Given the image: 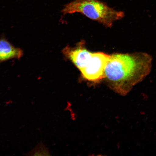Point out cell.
Here are the masks:
<instances>
[{
	"label": "cell",
	"mask_w": 156,
	"mask_h": 156,
	"mask_svg": "<svg viewBox=\"0 0 156 156\" xmlns=\"http://www.w3.org/2000/svg\"><path fill=\"white\" fill-rule=\"evenodd\" d=\"M27 156H50L49 151L44 145L42 141L40 142L29 153L26 154Z\"/></svg>",
	"instance_id": "cell-6"
},
{
	"label": "cell",
	"mask_w": 156,
	"mask_h": 156,
	"mask_svg": "<svg viewBox=\"0 0 156 156\" xmlns=\"http://www.w3.org/2000/svg\"><path fill=\"white\" fill-rule=\"evenodd\" d=\"M153 58L145 52L111 55L104 79L115 92L125 95L151 73Z\"/></svg>",
	"instance_id": "cell-1"
},
{
	"label": "cell",
	"mask_w": 156,
	"mask_h": 156,
	"mask_svg": "<svg viewBox=\"0 0 156 156\" xmlns=\"http://www.w3.org/2000/svg\"><path fill=\"white\" fill-rule=\"evenodd\" d=\"M62 52L64 58L71 61L80 71L89 64L94 53L85 48L83 41L79 42L74 47L66 46Z\"/></svg>",
	"instance_id": "cell-4"
},
{
	"label": "cell",
	"mask_w": 156,
	"mask_h": 156,
	"mask_svg": "<svg viewBox=\"0 0 156 156\" xmlns=\"http://www.w3.org/2000/svg\"><path fill=\"white\" fill-rule=\"evenodd\" d=\"M110 55L102 52H94L90 62L80 72L84 79L97 82L104 79L105 71Z\"/></svg>",
	"instance_id": "cell-3"
},
{
	"label": "cell",
	"mask_w": 156,
	"mask_h": 156,
	"mask_svg": "<svg viewBox=\"0 0 156 156\" xmlns=\"http://www.w3.org/2000/svg\"><path fill=\"white\" fill-rule=\"evenodd\" d=\"M23 55L21 48L15 47L5 37L0 38V63L12 59H20Z\"/></svg>",
	"instance_id": "cell-5"
},
{
	"label": "cell",
	"mask_w": 156,
	"mask_h": 156,
	"mask_svg": "<svg viewBox=\"0 0 156 156\" xmlns=\"http://www.w3.org/2000/svg\"><path fill=\"white\" fill-rule=\"evenodd\" d=\"M62 12L64 15L80 13L108 28L124 16L123 12L115 10L99 0H73L64 6Z\"/></svg>",
	"instance_id": "cell-2"
}]
</instances>
